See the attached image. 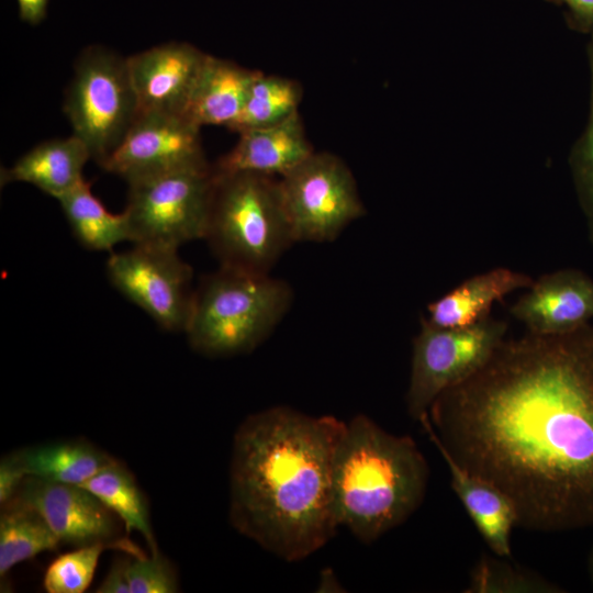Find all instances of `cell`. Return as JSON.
I'll return each mask as SVG.
<instances>
[{"label": "cell", "instance_id": "30bf717a", "mask_svg": "<svg viewBox=\"0 0 593 593\" xmlns=\"http://www.w3.org/2000/svg\"><path fill=\"white\" fill-rule=\"evenodd\" d=\"M107 275L112 286L163 329L184 332L193 301L192 269L178 249L133 244L111 253Z\"/></svg>", "mask_w": 593, "mask_h": 593}, {"label": "cell", "instance_id": "e0dca14e", "mask_svg": "<svg viewBox=\"0 0 593 593\" xmlns=\"http://www.w3.org/2000/svg\"><path fill=\"white\" fill-rule=\"evenodd\" d=\"M534 279L521 271L496 267L472 276L427 305L426 321L436 327L459 328L473 325L490 315L494 302L528 289Z\"/></svg>", "mask_w": 593, "mask_h": 593}, {"label": "cell", "instance_id": "4fadbf2b", "mask_svg": "<svg viewBox=\"0 0 593 593\" xmlns=\"http://www.w3.org/2000/svg\"><path fill=\"white\" fill-rule=\"evenodd\" d=\"M208 54L187 42H168L127 58L139 112L186 115Z\"/></svg>", "mask_w": 593, "mask_h": 593}, {"label": "cell", "instance_id": "9c48e42d", "mask_svg": "<svg viewBox=\"0 0 593 593\" xmlns=\"http://www.w3.org/2000/svg\"><path fill=\"white\" fill-rule=\"evenodd\" d=\"M279 184L294 242H332L366 213L351 170L333 153L314 150Z\"/></svg>", "mask_w": 593, "mask_h": 593}, {"label": "cell", "instance_id": "8992f818", "mask_svg": "<svg viewBox=\"0 0 593 593\" xmlns=\"http://www.w3.org/2000/svg\"><path fill=\"white\" fill-rule=\"evenodd\" d=\"M124 214L133 244L178 249L204 238L215 171L208 160L127 181Z\"/></svg>", "mask_w": 593, "mask_h": 593}, {"label": "cell", "instance_id": "4dcf8cb0", "mask_svg": "<svg viewBox=\"0 0 593 593\" xmlns=\"http://www.w3.org/2000/svg\"><path fill=\"white\" fill-rule=\"evenodd\" d=\"M131 557L116 558L103 581L97 588L98 593H131L127 567Z\"/></svg>", "mask_w": 593, "mask_h": 593}, {"label": "cell", "instance_id": "83f0119b", "mask_svg": "<svg viewBox=\"0 0 593 593\" xmlns=\"http://www.w3.org/2000/svg\"><path fill=\"white\" fill-rule=\"evenodd\" d=\"M127 578L131 593H175L178 578L171 562L159 551L150 556H131Z\"/></svg>", "mask_w": 593, "mask_h": 593}, {"label": "cell", "instance_id": "5b68a950", "mask_svg": "<svg viewBox=\"0 0 593 593\" xmlns=\"http://www.w3.org/2000/svg\"><path fill=\"white\" fill-rule=\"evenodd\" d=\"M204 239L221 266L269 273L294 243L279 178L215 171Z\"/></svg>", "mask_w": 593, "mask_h": 593}, {"label": "cell", "instance_id": "3957f363", "mask_svg": "<svg viewBox=\"0 0 593 593\" xmlns=\"http://www.w3.org/2000/svg\"><path fill=\"white\" fill-rule=\"evenodd\" d=\"M428 463L410 436H396L359 414L345 425L334 459L339 526L371 544L403 524L423 503Z\"/></svg>", "mask_w": 593, "mask_h": 593}, {"label": "cell", "instance_id": "4316f807", "mask_svg": "<svg viewBox=\"0 0 593 593\" xmlns=\"http://www.w3.org/2000/svg\"><path fill=\"white\" fill-rule=\"evenodd\" d=\"M113 549L105 544L76 547L57 557L44 575L48 593H82L90 585L102 551Z\"/></svg>", "mask_w": 593, "mask_h": 593}, {"label": "cell", "instance_id": "52a82bcc", "mask_svg": "<svg viewBox=\"0 0 593 593\" xmlns=\"http://www.w3.org/2000/svg\"><path fill=\"white\" fill-rule=\"evenodd\" d=\"M63 109L72 134L102 166L139 113L127 58L102 46L85 48L75 63Z\"/></svg>", "mask_w": 593, "mask_h": 593}, {"label": "cell", "instance_id": "5bb4252c", "mask_svg": "<svg viewBox=\"0 0 593 593\" xmlns=\"http://www.w3.org/2000/svg\"><path fill=\"white\" fill-rule=\"evenodd\" d=\"M528 291L510 309L528 333L560 335L582 327L593 318V279L564 268L534 280Z\"/></svg>", "mask_w": 593, "mask_h": 593}, {"label": "cell", "instance_id": "7c38bea8", "mask_svg": "<svg viewBox=\"0 0 593 593\" xmlns=\"http://www.w3.org/2000/svg\"><path fill=\"white\" fill-rule=\"evenodd\" d=\"M200 128L186 115L139 112L121 144L101 167L127 182L204 163Z\"/></svg>", "mask_w": 593, "mask_h": 593}, {"label": "cell", "instance_id": "9a60e30c", "mask_svg": "<svg viewBox=\"0 0 593 593\" xmlns=\"http://www.w3.org/2000/svg\"><path fill=\"white\" fill-rule=\"evenodd\" d=\"M238 134L235 146L213 164L216 172H253L280 178L314 152L299 111L280 123Z\"/></svg>", "mask_w": 593, "mask_h": 593}, {"label": "cell", "instance_id": "277c9868", "mask_svg": "<svg viewBox=\"0 0 593 593\" xmlns=\"http://www.w3.org/2000/svg\"><path fill=\"white\" fill-rule=\"evenodd\" d=\"M292 289L269 273L220 266L194 290L184 333L204 356L226 357L254 350L287 314Z\"/></svg>", "mask_w": 593, "mask_h": 593}, {"label": "cell", "instance_id": "f1b7e54d", "mask_svg": "<svg viewBox=\"0 0 593 593\" xmlns=\"http://www.w3.org/2000/svg\"><path fill=\"white\" fill-rule=\"evenodd\" d=\"M27 478L14 452L4 456L0 462V503L4 505L15 497Z\"/></svg>", "mask_w": 593, "mask_h": 593}, {"label": "cell", "instance_id": "44dd1931", "mask_svg": "<svg viewBox=\"0 0 593 593\" xmlns=\"http://www.w3.org/2000/svg\"><path fill=\"white\" fill-rule=\"evenodd\" d=\"M57 201L77 240L87 249L111 251L121 242H130L124 212L112 213L91 191L86 179Z\"/></svg>", "mask_w": 593, "mask_h": 593}, {"label": "cell", "instance_id": "d4e9b609", "mask_svg": "<svg viewBox=\"0 0 593 593\" xmlns=\"http://www.w3.org/2000/svg\"><path fill=\"white\" fill-rule=\"evenodd\" d=\"M482 556L475 563L466 592L470 593H556L562 590L534 571L503 557Z\"/></svg>", "mask_w": 593, "mask_h": 593}, {"label": "cell", "instance_id": "ac0fdd59", "mask_svg": "<svg viewBox=\"0 0 593 593\" xmlns=\"http://www.w3.org/2000/svg\"><path fill=\"white\" fill-rule=\"evenodd\" d=\"M450 472V484L475 528L493 555L511 556V535L517 526V513L512 500L485 479L456 462L446 451L437 449Z\"/></svg>", "mask_w": 593, "mask_h": 593}, {"label": "cell", "instance_id": "ffe728a7", "mask_svg": "<svg viewBox=\"0 0 593 593\" xmlns=\"http://www.w3.org/2000/svg\"><path fill=\"white\" fill-rule=\"evenodd\" d=\"M27 477L81 485L100 470L116 461L82 440L59 441L15 451Z\"/></svg>", "mask_w": 593, "mask_h": 593}, {"label": "cell", "instance_id": "8fae6325", "mask_svg": "<svg viewBox=\"0 0 593 593\" xmlns=\"http://www.w3.org/2000/svg\"><path fill=\"white\" fill-rule=\"evenodd\" d=\"M15 497L41 514L60 544H105L134 557L145 556L121 536L116 516L81 485L27 477Z\"/></svg>", "mask_w": 593, "mask_h": 593}, {"label": "cell", "instance_id": "603a6c76", "mask_svg": "<svg viewBox=\"0 0 593 593\" xmlns=\"http://www.w3.org/2000/svg\"><path fill=\"white\" fill-rule=\"evenodd\" d=\"M0 515V575L18 563L44 551L56 550L60 541L41 514L14 497L2 505Z\"/></svg>", "mask_w": 593, "mask_h": 593}, {"label": "cell", "instance_id": "6da1fadb", "mask_svg": "<svg viewBox=\"0 0 593 593\" xmlns=\"http://www.w3.org/2000/svg\"><path fill=\"white\" fill-rule=\"evenodd\" d=\"M437 449L513 502L517 526H593V325L504 339L419 421Z\"/></svg>", "mask_w": 593, "mask_h": 593}, {"label": "cell", "instance_id": "d6986e66", "mask_svg": "<svg viewBox=\"0 0 593 593\" xmlns=\"http://www.w3.org/2000/svg\"><path fill=\"white\" fill-rule=\"evenodd\" d=\"M258 72L259 70L208 54L191 93L186 116L200 127L222 125L230 128L238 118Z\"/></svg>", "mask_w": 593, "mask_h": 593}, {"label": "cell", "instance_id": "ba28073f", "mask_svg": "<svg viewBox=\"0 0 593 593\" xmlns=\"http://www.w3.org/2000/svg\"><path fill=\"white\" fill-rule=\"evenodd\" d=\"M507 324L486 316L459 328H443L422 317L413 339L405 396L409 415L419 421L445 390L465 381L490 359L505 339Z\"/></svg>", "mask_w": 593, "mask_h": 593}, {"label": "cell", "instance_id": "d6a6232c", "mask_svg": "<svg viewBox=\"0 0 593 593\" xmlns=\"http://www.w3.org/2000/svg\"><path fill=\"white\" fill-rule=\"evenodd\" d=\"M589 574H590V578L593 582V549L590 553V557H589Z\"/></svg>", "mask_w": 593, "mask_h": 593}, {"label": "cell", "instance_id": "1f68e13d", "mask_svg": "<svg viewBox=\"0 0 593 593\" xmlns=\"http://www.w3.org/2000/svg\"><path fill=\"white\" fill-rule=\"evenodd\" d=\"M21 21L31 25L40 24L47 14L49 0H16Z\"/></svg>", "mask_w": 593, "mask_h": 593}, {"label": "cell", "instance_id": "484cf974", "mask_svg": "<svg viewBox=\"0 0 593 593\" xmlns=\"http://www.w3.org/2000/svg\"><path fill=\"white\" fill-rule=\"evenodd\" d=\"M590 107L586 125L569 154V167L577 198L585 219L588 237L593 244V34L588 44Z\"/></svg>", "mask_w": 593, "mask_h": 593}, {"label": "cell", "instance_id": "f546056e", "mask_svg": "<svg viewBox=\"0 0 593 593\" xmlns=\"http://www.w3.org/2000/svg\"><path fill=\"white\" fill-rule=\"evenodd\" d=\"M567 7V22L574 31L593 34V0H560Z\"/></svg>", "mask_w": 593, "mask_h": 593}, {"label": "cell", "instance_id": "7a4b0ae2", "mask_svg": "<svg viewBox=\"0 0 593 593\" xmlns=\"http://www.w3.org/2000/svg\"><path fill=\"white\" fill-rule=\"evenodd\" d=\"M345 425L284 405L248 415L233 438L232 526L288 562L326 545L339 527L334 459Z\"/></svg>", "mask_w": 593, "mask_h": 593}, {"label": "cell", "instance_id": "cb8c5ba5", "mask_svg": "<svg viewBox=\"0 0 593 593\" xmlns=\"http://www.w3.org/2000/svg\"><path fill=\"white\" fill-rule=\"evenodd\" d=\"M302 96L303 89L296 80L259 71L228 130L239 133L280 123L299 111Z\"/></svg>", "mask_w": 593, "mask_h": 593}, {"label": "cell", "instance_id": "7402d4cb", "mask_svg": "<svg viewBox=\"0 0 593 593\" xmlns=\"http://www.w3.org/2000/svg\"><path fill=\"white\" fill-rule=\"evenodd\" d=\"M81 486L119 517L126 532H138L150 553L158 551L145 495L133 474L120 461L107 466Z\"/></svg>", "mask_w": 593, "mask_h": 593}, {"label": "cell", "instance_id": "2e32d148", "mask_svg": "<svg viewBox=\"0 0 593 593\" xmlns=\"http://www.w3.org/2000/svg\"><path fill=\"white\" fill-rule=\"evenodd\" d=\"M91 159L86 144L76 135L44 141L1 170V184L26 182L56 200L85 180Z\"/></svg>", "mask_w": 593, "mask_h": 593}]
</instances>
